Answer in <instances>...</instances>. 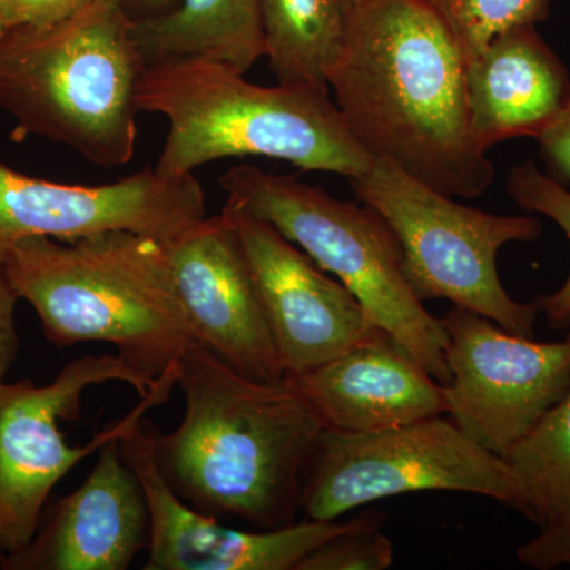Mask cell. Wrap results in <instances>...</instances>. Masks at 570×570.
<instances>
[{
	"instance_id": "obj_1",
	"label": "cell",
	"mask_w": 570,
	"mask_h": 570,
	"mask_svg": "<svg viewBox=\"0 0 570 570\" xmlns=\"http://www.w3.org/2000/svg\"><path fill=\"white\" fill-rule=\"evenodd\" d=\"M328 89L373 159L453 198L493 183L469 126L466 58L430 0H358Z\"/></svg>"
},
{
	"instance_id": "obj_2",
	"label": "cell",
	"mask_w": 570,
	"mask_h": 570,
	"mask_svg": "<svg viewBox=\"0 0 570 570\" xmlns=\"http://www.w3.org/2000/svg\"><path fill=\"white\" fill-rule=\"evenodd\" d=\"M184 417L154 433L157 468L190 508L257 530L295 523L321 420L285 379L257 381L195 344L178 365Z\"/></svg>"
},
{
	"instance_id": "obj_3",
	"label": "cell",
	"mask_w": 570,
	"mask_h": 570,
	"mask_svg": "<svg viewBox=\"0 0 570 570\" xmlns=\"http://www.w3.org/2000/svg\"><path fill=\"white\" fill-rule=\"evenodd\" d=\"M18 298L58 347L108 343L157 379L195 344L164 242L107 232L75 242L29 238L0 255Z\"/></svg>"
},
{
	"instance_id": "obj_4",
	"label": "cell",
	"mask_w": 570,
	"mask_h": 570,
	"mask_svg": "<svg viewBox=\"0 0 570 570\" xmlns=\"http://www.w3.org/2000/svg\"><path fill=\"white\" fill-rule=\"evenodd\" d=\"M122 0H92L47 26L0 39V108L18 138L67 146L99 167L134 159L146 62Z\"/></svg>"
},
{
	"instance_id": "obj_5",
	"label": "cell",
	"mask_w": 570,
	"mask_h": 570,
	"mask_svg": "<svg viewBox=\"0 0 570 570\" xmlns=\"http://www.w3.org/2000/svg\"><path fill=\"white\" fill-rule=\"evenodd\" d=\"M138 108L168 121L154 168L171 178L193 175L214 160L268 157L351 179L365 174L374 160L328 92L281 82L272 88L254 85L208 59L146 66Z\"/></svg>"
},
{
	"instance_id": "obj_6",
	"label": "cell",
	"mask_w": 570,
	"mask_h": 570,
	"mask_svg": "<svg viewBox=\"0 0 570 570\" xmlns=\"http://www.w3.org/2000/svg\"><path fill=\"white\" fill-rule=\"evenodd\" d=\"M178 367L151 379L118 354L86 355L47 385L0 381V557L36 538L56 485L165 403Z\"/></svg>"
},
{
	"instance_id": "obj_7",
	"label": "cell",
	"mask_w": 570,
	"mask_h": 570,
	"mask_svg": "<svg viewBox=\"0 0 570 570\" xmlns=\"http://www.w3.org/2000/svg\"><path fill=\"white\" fill-rule=\"evenodd\" d=\"M219 184L227 195L225 208L272 224L346 285L371 324L400 341L439 384H449L444 324L409 287L395 235L373 208L337 200L294 176L266 174L253 165L232 168Z\"/></svg>"
},
{
	"instance_id": "obj_8",
	"label": "cell",
	"mask_w": 570,
	"mask_h": 570,
	"mask_svg": "<svg viewBox=\"0 0 570 570\" xmlns=\"http://www.w3.org/2000/svg\"><path fill=\"white\" fill-rule=\"evenodd\" d=\"M348 183L395 235L404 277L420 302L449 299L513 335L534 337L538 302L513 299L499 279L497 262L509 243L535 242L542 234L539 219L456 204L385 159H374Z\"/></svg>"
},
{
	"instance_id": "obj_9",
	"label": "cell",
	"mask_w": 570,
	"mask_h": 570,
	"mask_svg": "<svg viewBox=\"0 0 570 570\" xmlns=\"http://www.w3.org/2000/svg\"><path fill=\"white\" fill-rule=\"evenodd\" d=\"M419 491H461L523 510V490L504 459L444 415L373 433L322 430L303 472L299 510L306 520L333 521Z\"/></svg>"
},
{
	"instance_id": "obj_10",
	"label": "cell",
	"mask_w": 570,
	"mask_h": 570,
	"mask_svg": "<svg viewBox=\"0 0 570 570\" xmlns=\"http://www.w3.org/2000/svg\"><path fill=\"white\" fill-rule=\"evenodd\" d=\"M448 332V415L490 452L502 456L570 390V333L557 343L513 335L474 311L453 306Z\"/></svg>"
},
{
	"instance_id": "obj_11",
	"label": "cell",
	"mask_w": 570,
	"mask_h": 570,
	"mask_svg": "<svg viewBox=\"0 0 570 570\" xmlns=\"http://www.w3.org/2000/svg\"><path fill=\"white\" fill-rule=\"evenodd\" d=\"M197 176H164L145 168L100 186L62 184L18 174L0 164V255L29 238L75 242L134 232L167 242L204 219Z\"/></svg>"
},
{
	"instance_id": "obj_12",
	"label": "cell",
	"mask_w": 570,
	"mask_h": 570,
	"mask_svg": "<svg viewBox=\"0 0 570 570\" xmlns=\"http://www.w3.org/2000/svg\"><path fill=\"white\" fill-rule=\"evenodd\" d=\"M249 262L285 376L307 373L373 330L362 303L272 224L223 208Z\"/></svg>"
},
{
	"instance_id": "obj_13",
	"label": "cell",
	"mask_w": 570,
	"mask_h": 570,
	"mask_svg": "<svg viewBox=\"0 0 570 570\" xmlns=\"http://www.w3.org/2000/svg\"><path fill=\"white\" fill-rule=\"evenodd\" d=\"M164 247L195 341L245 376L284 379L249 262L227 214L205 216Z\"/></svg>"
},
{
	"instance_id": "obj_14",
	"label": "cell",
	"mask_w": 570,
	"mask_h": 570,
	"mask_svg": "<svg viewBox=\"0 0 570 570\" xmlns=\"http://www.w3.org/2000/svg\"><path fill=\"white\" fill-rule=\"evenodd\" d=\"M121 452L141 480L151 513L145 570H295L311 551L356 523V517L344 523L305 519L275 530H235L170 489L154 459L153 431L141 422L121 438Z\"/></svg>"
},
{
	"instance_id": "obj_15",
	"label": "cell",
	"mask_w": 570,
	"mask_h": 570,
	"mask_svg": "<svg viewBox=\"0 0 570 570\" xmlns=\"http://www.w3.org/2000/svg\"><path fill=\"white\" fill-rule=\"evenodd\" d=\"M151 513L141 480L121 452L105 442L85 482L52 509L47 527L6 562L21 569L126 570L148 550Z\"/></svg>"
},
{
	"instance_id": "obj_16",
	"label": "cell",
	"mask_w": 570,
	"mask_h": 570,
	"mask_svg": "<svg viewBox=\"0 0 570 570\" xmlns=\"http://www.w3.org/2000/svg\"><path fill=\"white\" fill-rule=\"evenodd\" d=\"M284 379L324 430L373 433L448 414L442 384L379 326L336 358Z\"/></svg>"
},
{
	"instance_id": "obj_17",
	"label": "cell",
	"mask_w": 570,
	"mask_h": 570,
	"mask_svg": "<svg viewBox=\"0 0 570 570\" xmlns=\"http://www.w3.org/2000/svg\"><path fill=\"white\" fill-rule=\"evenodd\" d=\"M569 97V71L535 24L499 32L466 61L469 126L482 151L512 138H538Z\"/></svg>"
},
{
	"instance_id": "obj_18",
	"label": "cell",
	"mask_w": 570,
	"mask_h": 570,
	"mask_svg": "<svg viewBox=\"0 0 570 570\" xmlns=\"http://www.w3.org/2000/svg\"><path fill=\"white\" fill-rule=\"evenodd\" d=\"M134 33L146 66L208 59L246 75L264 58L261 0H178L134 20Z\"/></svg>"
},
{
	"instance_id": "obj_19",
	"label": "cell",
	"mask_w": 570,
	"mask_h": 570,
	"mask_svg": "<svg viewBox=\"0 0 570 570\" xmlns=\"http://www.w3.org/2000/svg\"><path fill=\"white\" fill-rule=\"evenodd\" d=\"M358 0H261L264 56L281 85L330 92Z\"/></svg>"
},
{
	"instance_id": "obj_20",
	"label": "cell",
	"mask_w": 570,
	"mask_h": 570,
	"mask_svg": "<svg viewBox=\"0 0 570 570\" xmlns=\"http://www.w3.org/2000/svg\"><path fill=\"white\" fill-rule=\"evenodd\" d=\"M502 459L523 490V515L540 530L569 523L570 390Z\"/></svg>"
},
{
	"instance_id": "obj_21",
	"label": "cell",
	"mask_w": 570,
	"mask_h": 570,
	"mask_svg": "<svg viewBox=\"0 0 570 570\" xmlns=\"http://www.w3.org/2000/svg\"><path fill=\"white\" fill-rule=\"evenodd\" d=\"M459 40L464 58H474L499 32L549 18L551 0H430Z\"/></svg>"
},
{
	"instance_id": "obj_22",
	"label": "cell",
	"mask_w": 570,
	"mask_h": 570,
	"mask_svg": "<svg viewBox=\"0 0 570 570\" xmlns=\"http://www.w3.org/2000/svg\"><path fill=\"white\" fill-rule=\"evenodd\" d=\"M508 193L524 212L549 217L570 243V190L543 174L532 160L515 165L508 176ZM540 313L553 330L570 328V273L564 284L538 299Z\"/></svg>"
},
{
	"instance_id": "obj_23",
	"label": "cell",
	"mask_w": 570,
	"mask_h": 570,
	"mask_svg": "<svg viewBox=\"0 0 570 570\" xmlns=\"http://www.w3.org/2000/svg\"><path fill=\"white\" fill-rule=\"evenodd\" d=\"M382 515H356L351 530L311 551L295 570H385L392 568L393 542L382 532Z\"/></svg>"
},
{
	"instance_id": "obj_24",
	"label": "cell",
	"mask_w": 570,
	"mask_h": 570,
	"mask_svg": "<svg viewBox=\"0 0 570 570\" xmlns=\"http://www.w3.org/2000/svg\"><path fill=\"white\" fill-rule=\"evenodd\" d=\"M92 0H0L6 29L66 20Z\"/></svg>"
},
{
	"instance_id": "obj_25",
	"label": "cell",
	"mask_w": 570,
	"mask_h": 570,
	"mask_svg": "<svg viewBox=\"0 0 570 570\" xmlns=\"http://www.w3.org/2000/svg\"><path fill=\"white\" fill-rule=\"evenodd\" d=\"M535 140L547 175L561 186L570 187V97L564 110Z\"/></svg>"
},
{
	"instance_id": "obj_26",
	"label": "cell",
	"mask_w": 570,
	"mask_h": 570,
	"mask_svg": "<svg viewBox=\"0 0 570 570\" xmlns=\"http://www.w3.org/2000/svg\"><path fill=\"white\" fill-rule=\"evenodd\" d=\"M517 558L538 570L570 568V521L561 527L540 530L534 539L519 547Z\"/></svg>"
},
{
	"instance_id": "obj_27",
	"label": "cell",
	"mask_w": 570,
	"mask_h": 570,
	"mask_svg": "<svg viewBox=\"0 0 570 570\" xmlns=\"http://www.w3.org/2000/svg\"><path fill=\"white\" fill-rule=\"evenodd\" d=\"M18 299L20 298L0 262V381H3L7 371L13 365L20 348L17 325H14Z\"/></svg>"
},
{
	"instance_id": "obj_28",
	"label": "cell",
	"mask_w": 570,
	"mask_h": 570,
	"mask_svg": "<svg viewBox=\"0 0 570 570\" xmlns=\"http://www.w3.org/2000/svg\"><path fill=\"white\" fill-rule=\"evenodd\" d=\"M176 2L178 0H122L124 6L135 20L164 13V11L170 10Z\"/></svg>"
},
{
	"instance_id": "obj_29",
	"label": "cell",
	"mask_w": 570,
	"mask_h": 570,
	"mask_svg": "<svg viewBox=\"0 0 570 570\" xmlns=\"http://www.w3.org/2000/svg\"><path fill=\"white\" fill-rule=\"evenodd\" d=\"M6 24H3V18H2V9H0V39H2L3 33H6Z\"/></svg>"
}]
</instances>
